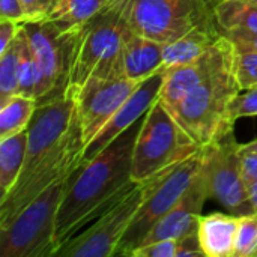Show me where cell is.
Wrapping results in <instances>:
<instances>
[{"mask_svg": "<svg viewBox=\"0 0 257 257\" xmlns=\"http://www.w3.org/2000/svg\"><path fill=\"white\" fill-rule=\"evenodd\" d=\"M140 83L125 77H93L75 95L77 117L86 148Z\"/></svg>", "mask_w": 257, "mask_h": 257, "instance_id": "12", "label": "cell"}, {"mask_svg": "<svg viewBox=\"0 0 257 257\" xmlns=\"http://www.w3.org/2000/svg\"><path fill=\"white\" fill-rule=\"evenodd\" d=\"M38 102L33 98L14 95L0 105V140L27 130Z\"/></svg>", "mask_w": 257, "mask_h": 257, "instance_id": "22", "label": "cell"}, {"mask_svg": "<svg viewBox=\"0 0 257 257\" xmlns=\"http://www.w3.org/2000/svg\"><path fill=\"white\" fill-rule=\"evenodd\" d=\"M214 17L224 36L257 33L256 0H220L214 6Z\"/></svg>", "mask_w": 257, "mask_h": 257, "instance_id": "19", "label": "cell"}, {"mask_svg": "<svg viewBox=\"0 0 257 257\" xmlns=\"http://www.w3.org/2000/svg\"><path fill=\"white\" fill-rule=\"evenodd\" d=\"M241 166H242V176L247 185H253L257 182V152L244 149L241 145Z\"/></svg>", "mask_w": 257, "mask_h": 257, "instance_id": "30", "label": "cell"}, {"mask_svg": "<svg viewBox=\"0 0 257 257\" xmlns=\"http://www.w3.org/2000/svg\"><path fill=\"white\" fill-rule=\"evenodd\" d=\"M23 27L45 80L47 96L42 104L66 96L72 50L80 29H68L50 20L23 23Z\"/></svg>", "mask_w": 257, "mask_h": 257, "instance_id": "11", "label": "cell"}, {"mask_svg": "<svg viewBox=\"0 0 257 257\" xmlns=\"http://www.w3.org/2000/svg\"><path fill=\"white\" fill-rule=\"evenodd\" d=\"M164 78V69L154 74L148 80L142 81L137 89L130 95V98L120 105V108L110 117V120L102 126V130L95 136V139L83 149L80 158V167L92 161L98 154H101L107 146H110L119 136L128 131L134 123H137L155 99L160 95Z\"/></svg>", "mask_w": 257, "mask_h": 257, "instance_id": "14", "label": "cell"}, {"mask_svg": "<svg viewBox=\"0 0 257 257\" xmlns=\"http://www.w3.org/2000/svg\"><path fill=\"white\" fill-rule=\"evenodd\" d=\"M239 92L233 59L169 110L187 134L200 148H205L233 131L235 120L230 116V105Z\"/></svg>", "mask_w": 257, "mask_h": 257, "instance_id": "3", "label": "cell"}, {"mask_svg": "<svg viewBox=\"0 0 257 257\" xmlns=\"http://www.w3.org/2000/svg\"><path fill=\"white\" fill-rule=\"evenodd\" d=\"M202 164V151L167 172L146 181L142 205L119 244L116 256H131L149 230L178 203L190 188Z\"/></svg>", "mask_w": 257, "mask_h": 257, "instance_id": "7", "label": "cell"}, {"mask_svg": "<svg viewBox=\"0 0 257 257\" xmlns=\"http://www.w3.org/2000/svg\"><path fill=\"white\" fill-rule=\"evenodd\" d=\"M27 152V130L0 140V200L20 179Z\"/></svg>", "mask_w": 257, "mask_h": 257, "instance_id": "20", "label": "cell"}, {"mask_svg": "<svg viewBox=\"0 0 257 257\" xmlns=\"http://www.w3.org/2000/svg\"><path fill=\"white\" fill-rule=\"evenodd\" d=\"M21 26L23 24L20 23L0 18V54L5 53L9 48V45L14 42V39L21 30Z\"/></svg>", "mask_w": 257, "mask_h": 257, "instance_id": "31", "label": "cell"}, {"mask_svg": "<svg viewBox=\"0 0 257 257\" xmlns=\"http://www.w3.org/2000/svg\"><path fill=\"white\" fill-rule=\"evenodd\" d=\"M235 74L241 90L257 86V53L235 48Z\"/></svg>", "mask_w": 257, "mask_h": 257, "instance_id": "25", "label": "cell"}, {"mask_svg": "<svg viewBox=\"0 0 257 257\" xmlns=\"http://www.w3.org/2000/svg\"><path fill=\"white\" fill-rule=\"evenodd\" d=\"M202 170L209 196L235 215L254 212L248 185L242 176L241 145L233 131L202 148Z\"/></svg>", "mask_w": 257, "mask_h": 257, "instance_id": "9", "label": "cell"}, {"mask_svg": "<svg viewBox=\"0 0 257 257\" xmlns=\"http://www.w3.org/2000/svg\"><path fill=\"white\" fill-rule=\"evenodd\" d=\"M176 239H163L136 248L131 253V257H176Z\"/></svg>", "mask_w": 257, "mask_h": 257, "instance_id": "27", "label": "cell"}, {"mask_svg": "<svg viewBox=\"0 0 257 257\" xmlns=\"http://www.w3.org/2000/svg\"><path fill=\"white\" fill-rule=\"evenodd\" d=\"M239 215L212 212L200 215L197 235L206 257H235V242Z\"/></svg>", "mask_w": 257, "mask_h": 257, "instance_id": "18", "label": "cell"}, {"mask_svg": "<svg viewBox=\"0 0 257 257\" xmlns=\"http://www.w3.org/2000/svg\"><path fill=\"white\" fill-rule=\"evenodd\" d=\"M24 9L26 23L45 21L57 0H20Z\"/></svg>", "mask_w": 257, "mask_h": 257, "instance_id": "28", "label": "cell"}, {"mask_svg": "<svg viewBox=\"0 0 257 257\" xmlns=\"http://www.w3.org/2000/svg\"><path fill=\"white\" fill-rule=\"evenodd\" d=\"M163 66V44L137 35L130 29L120 54V75L142 83L160 72Z\"/></svg>", "mask_w": 257, "mask_h": 257, "instance_id": "16", "label": "cell"}, {"mask_svg": "<svg viewBox=\"0 0 257 257\" xmlns=\"http://www.w3.org/2000/svg\"><path fill=\"white\" fill-rule=\"evenodd\" d=\"M83 140L78 117L66 136L26 176L18 179L5 199L0 200V227L8 224L27 203L36 199L54 182L80 169Z\"/></svg>", "mask_w": 257, "mask_h": 257, "instance_id": "8", "label": "cell"}, {"mask_svg": "<svg viewBox=\"0 0 257 257\" xmlns=\"http://www.w3.org/2000/svg\"><path fill=\"white\" fill-rule=\"evenodd\" d=\"M21 42L23 33L20 30L9 48L0 54V105L6 102L11 96L18 95V66Z\"/></svg>", "mask_w": 257, "mask_h": 257, "instance_id": "23", "label": "cell"}, {"mask_svg": "<svg viewBox=\"0 0 257 257\" xmlns=\"http://www.w3.org/2000/svg\"><path fill=\"white\" fill-rule=\"evenodd\" d=\"M128 32L120 0L80 29L72 50L66 96L75 98L93 77H122L120 54Z\"/></svg>", "mask_w": 257, "mask_h": 257, "instance_id": "2", "label": "cell"}, {"mask_svg": "<svg viewBox=\"0 0 257 257\" xmlns=\"http://www.w3.org/2000/svg\"><path fill=\"white\" fill-rule=\"evenodd\" d=\"M200 151L202 148L157 98L142 117V125L136 137L131 170L133 181L136 184L146 182Z\"/></svg>", "mask_w": 257, "mask_h": 257, "instance_id": "4", "label": "cell"}, {"mask_svg": "<svg viewBox=\"0 0 257 257\" xmlns=\"http://www.w3.org/2000/svg\"><path fill=\"white\" fill-rule=\"evenodd\" d=\"M230 116L235 122L241 117L257 116V86L236 95L230 105Z\"/></svg>", "mask_w": 257, "mask_h": 257, "instance_id": "26", "label": "cell"}, {"mask_svg": "<svg viewBox=\"0 0 257 257\" xmlns=\"http://www.w3.org/2000/svg\"><path fill=\"white\" fill-rule=\"evenodd\" d=\"M256 2H257V0H256Z\"/></svg>", "mask_w": 257, "mask_h": 257, "instance_id": "37", "label": "cell"}, {"mask_svg": "<svg viewBox=\"0 0 257 257\" xmlns=\"http://www.w3.org/2000/svg\"><path fill=\"white\" fill-rule=\"evenodd\" d=\"M205 2H206V3H208L209 6H212V8H214V6H215V5H217V3H218L220 0H205Z\"/></svg>", "mask_w": 257, "mask_h": 257, "instance_id": "36", "label": "cell"}, {"mask_svg": "<svg viewBox=\"0 0 257 257\" xmlns=\"http://www.w3.org/2000/svg\"><path fill=\"white\" fill-rule=\"evenodd\" d=\"M128 27L148 39L169 44L197 24L214 18L205 0H120Z\"/></svg>", "mask_w": 257, "mask_h": 257, "instance_id": "6", "label": "cell"}, {"mask_svg": "<svg viewBox=\"0 0 257 257\" xmlns=\"http://www.w3.org/2000/svg\"><path fill=\"white\" fill-rule=\"evenodd\" d=\"M227 38L233 42L236 50L257 53V33H233Z\"/></svg>", "mask_w": 257, "mask_h": 257, "instance_id": "33", "label": "cell"}, {"mask_svg": "<svg viewBox=\"0 0 257 257\" xmlns=\"http://www.w3.org/2000/svg\"><path fill=\"white\" fill-rule=\"evenodd\" d=\"M146 182L136 184L117 203L102 212L93 223L66 241L54 256L111 257L116 256L120 241L133 223L143 196Z\"/></svg>", "mask_w": 257, "mask_h": 257, "instance_id": "10", "label": "cell"}, {"mask_svg": "<svg viewBox=\"0 0 257 257\" xmlns=\"http://www.w3.org/2000/svg\"><path fill=\"white\" fill-rule=\"evenodd\" d=\"M0 18L11 20L15 23H26L24 9L20 0H0Z\"/></svg>", "mask_w": 257, "mask_h": 257, "instance_id": "32", "label": "cell"}, {"mask_svg": "<svg viewBox=\"0 0 257 257\" xmlns=\"http://www.w3.org/2000/svg\"><path fill=\"white\" fill-rule=\"evenodd\" d=\"M209 197L206 178L200 164V169L190 188L178 200V203L149 230L139 247L163 239H179L191 232H196L203 205Z\"/></svg>", "mask_w": 257, "mask_h": 257, "instance_id": "15", "label": "cell"}, {"mask_svg": "<svg viewBox=\"0 0 257 257\" xmlns=\"http://www.w3.org/2000/svg\"><path fill=\"white\" fill-rule=\"evenodd\" d=\"M223 33L220 32L215 17L197 24L190 32L182 35L173 42L163 44V56H164V66L163 69L187 65L199 57H202L209 47H212Z\"/></svg>", "mask_w": 257, "mask_h": 257, "instance_id": "17", "label": "cell"}, {"mask_svg": "<svg viewBox=\"0 0 257 257\" xmlns=\"http://www.w3.org/2000/svg\"><path fill=\"white\" fill-rule=\"evenodd\" d=\"M235 59V45L227 36H221L208 51L197 60L164 69L163 86L158 99L167 107H175L202 81L215 71L232 63Z\"/></svg>", "mask_w": 257, "mask_h": 257, "instance_id": "13", "label": "cell"}, {"mask_svg": "<svg viewBox=\"0 0 257 257\" xmlns=\"http://www.w3.org/2000/svg\"><path fill=\"white\" fill-rule=\"evenodd\" d=\"M244 149H248V151H253V152H257V140H253V142H248L245 145H242Z\"/></svg>", "mask_w": 257, "mask_h": 257, "instance_id": "35", "label": "cell"}, {"mask_svg": "<svg viewBox=\"0 0 257 257\" xmlns=\"http://www.w3.org/2000/svg\"><path fill=\"white\" fill-rule=\"evenodd\" d=\"M72 175L54 182L0 227V257L54 256L56 217Z\"/></svg>", "mask_w": 257, "mask_h": 257, "instance_id": "5", "label": "cell"}, {"mask_svg": "<svg viewBox=\"0 0 257 257\" xmlns=\"http://www.w3.org/2000/svg\"><path fill=\"white\" fill-rule=\"evenodd\" d=\"M178 241V250H176V257H197L205 256L202 248H200V242H199V235L197 230L191 232Z\"/></svg>", "mask_w": 257, "mask_h": 257, "instance_id": "29", "label": "cell"}, {"mask_svg": "<svg viewBox=\"0 0 257 257\" xmlns=\"http://www.w3.org/2000/svg\"><path fill=\"white\" fill-rule=\"evenodd\" d=\"M248 191H250V199H251L253 209H254V212H257V182L248 187Z\"/></svg>", "mask_w": 257, "mask_h": 257, "instance_id": "34", "label": "cell"}, {"mask_svg": "<svg viewBox=\"0 0 257 257\" xmlns=\"http://www.w3.org/2000/svg\"><path fill=\"white\" fill-rule=\"evenodd\" d=\"M119 0H57L50 12V21L68 29H81L87 21L111 8Z\"/></svg>", "mask_w": 257, "mask_h": 257, "instance_id": "21", "label": "cell"}, {"mask_svg": "<svg viewBox=\"0 0 257 257\" xmlns=\"http://www.w3.org/2000/svg\"><path fill=\"white\" fill-rule=\"evenodd\" d=\"M235 257H257V212L239 215Z\"/></svg>", "mask_w": 257, "mask_h": 257, "instance_id": "24", "label": "cell"}, {"mask_svg": "<svg viewBox=\"0 0 257 257\" xmlns=\"http://www.w3.org/2000/svg\"><path fill=\"white\" fill-rule=\"evenodd\" d=\"M140 125L142 119L71 176L56 217V251L136 185L131 170Z\"/></svg>", "mask_w": 257, "mask_h": 257, "instance_id": "1", "label": "cell"}]
</instances>
